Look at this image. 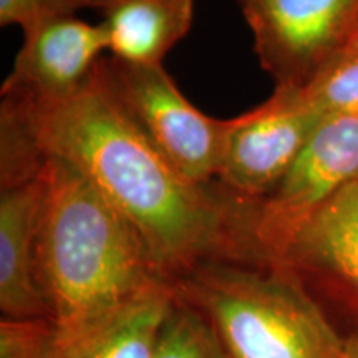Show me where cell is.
Segmentation results:
<instances>
[{
    "instance_id": "cell-1",
    "label": "cell",
    "mask_w": 358,
    "mask_h": 358,
    "mask_svg": "<svg viewBox=\"0 0 358 358\" xmlns=\"http://www.w3.org/2000/svg\"><path fill=\"white\" fill-rule=\"evenodd\" d=\"M43 156L73 164L140 234L155 267L176 285L214 261L266 262L259 203L182 176L120 105L103 60L75 95L55 103L3 98Z\"/></svg>"
},
{
    "instance_id": "cell-2",
    "label": "cell",
    "mask_w": 358,
    "mask_h": 358,
    "mask_svg": "<svg viewBox=\"0 0 358 358\" xmlns=\"http://www.w3.org/2000/svg\"><path fill=\"white\" fill-rule=\"evenodd\" d=\"M42 176L37 279L57 340L66 342L169 280L131 222L73 164L45 156Z\"/></svg>"
},
{
    "instance_id": "cell-3",
    "label": "cell",
    "mask_w": 358,
    "mask_h": 358,
    "mask_svg": "<svg viewBox=\"0 0 358 358\" xmlns=\"http://www.w3.org/2000/svg\"><path fill=\"white\" fill-rule=\"evenodd\" d=\"M176 290L208 319L231 358L343 357L345 338L299 275L277 264L208 262Z\"/></svg>"
},
{
    "instance_id": "cell-4",
    "label": "cell",
    "mask_w": 358,
    "mask_h": 358,
    "mask_svg": "<svg viewBox=\"0 0 358 358\" xmlns=\"http://www.w3.org/2000/svg\"><path fill=\"white\" fill-rule=\"evenodd\" d=\"M106 78L131 122L182 176L211 185L219 176L231 120L196 108L163 65L103 60Z\"/></svg>"
},
{
    "instance_id": "cell-5",
    "label": "cell",
    "mask_w": 358,
    "mask_h": 358,
    "mask_svg": "<svg viewBox=\"0 0 358 358\" xmlns=\"http://www.w3.org/2000/svg\"><path fill=\"white\" fill-rule=\"evenodd\" d=\"M353 181H358V113L327 116L284 179L259 203L256 241L266 262H274L302 222Z\"/></svg>"
},
{
    "instance_id": "cell-6",
    "label": "cell",
    "mask_w": 358,
    "mask_h": 358,
    "mask_svg": "<svg viewBox=\"0 0 358 358\" xmlns=\"http://www.w3.org/2000/svg\"><path fill=\"white\" fill-rule=\"evenodd\" d=\"M254 47L277 87H303L350 42L358 0H239Z\"/></svg>"
},
{
    "instance_id": "cell-7",
    "label": "cell",
    "mask_w": 358,
    "mask_h": 358,
    "mask_svg": "<svg viewBox=\"0 0 358 358\" xmlns=\"http://www.w3.org/2000/svg\"><path fill=\"white\" fill-rule=\"evenodd\" d=\"M322 120L301 87H277L262 105L231 118L219 182L239 198L261 203L289 173Z\"/></svg>"
},
{
    "instance_id": "cell-8",
    "label": "cell",
    "mask_w": 358,
    "mask_h": 358,
    "mask_svg": "<svg viewBox=\"0 0 358 358\" xmlns=\"http://www.w3.org/2000/svg\"><path fill=\"white\" fill-rule=\"evenodd\" d=\"M108 50L100 24L77 17L45 20L24 30V43L2 96L25 103H55L78 92Z\"/></svg>"
},
{
    "instance_id": "cell-9",
    "label": "cell",
    "mask_w": 358,
    "mask_h": 358,
    "mask_svg": "<svg viewBox=\"0 0 358 358\" xmlns=\"http://www.w3.org/2000/svg\"><path fill=\"white\" fill-rule=\"evenodd\" d=\"M42 201V173L0 191V308L6 319H50L37 279Z\"/></svg>"
},
{
    "instance_id": "cell-10",
    "label": "cell",
    "mask_w": 358,
    "mask_h": 358,
    "mask_svg": "<svg viewBox=\"0 0 358 358\" xmlns=\"http://www.w3.org/2000/svg\"><path fill=\"white\" fill-rule=\"evenodd\" d=\"M271 264L322 277L358 302V181L308 216Z\"/></svg>"
},
{
    "instance_id": "cell-11",
    "label": "cell",
    "mask_w": 358,
    "mask_h": 358,
    "mask_svg": "<svg viewBox=\"0 0 358 358\" xmlns=\"http://www.w3.org/2000/svg\"><path fill=\"white\" fill-rule=\"evenodd\" d=\"M101 29L115 60L161 65L192 25L194 0H103Z\"/></svg>"
},
{
    "instance_id": "cell-12",
    "label": "cell",
    "mask_w": 358,
    "mask_h": 358,
    "mask_svg": "<svg viewBox=\"0 0 358 358\" xmlns=\"http://www.w3.org/2000/svg\"><path fill=\"white\" fill-rule=\"evenodd\" d=\"M176 299L174 284L155 285L78 337L57 340V358H153Z\"/></svg>"
},
{
    "instance_id": "cell-13",
    "label": "cell",
    "mask_w": 358,
    "mask_h": 358,
    "mask_svg": "<svg viewBox=\"0 0 358 358\" xmlns=\"http://www.w3.org/2000/svg\"><path fill=\"white\" fill-rule=\"evenodd\" d=\"M301 90L322 118L358 113V40L335 52Z\"/></svg>"
},
{
    "instance_id": "cell-14",
    "label": "cell",
    "mask_w": 358,
    "mask_h": 358,
    "mask_svg": "<svg viewBox=\"0 0 358 358\" xmlns=\"http://www.w3.org/2000/svg\"><path fill=\"white\" fill-rule=\"evenodd\" d=\"M178 292V290H176ZM153 358H231L213 325L178 295L159 332Z\"/></svg>"
},
{
    "instance_id": "cell-15",
    "label": "cell",
    "mask_w": 358,
    "mask_h": 358,
    "mask_svg": "<svg viewBox=\"0 0 358 358\" xmlns=\"http://www.w3.org/2000/svg\"><path fill=\"white\" fill-rule=\"evenodd\" d=\"M0 358H57V334L50 319L0 322Z\"/></svg>"
},
{
    "instance_id": "cell-16",
    "label": "cell",
    "mask_w": 358,
    "mask_h": 358,
    "mask_svg": "<svg viewBox=\"0 0 358 358\" xmlns=\"http://www.w3.org/2000/svg\"><path fill=\"white\" fill-rule=\"evenodd\" d=\"M101 3L103 0H0V24L27 30L45 20L73 17L83 8L100 10Z\"/></svg>"
},
{
    "instance_id": "cell-17",
    "label": "cell",
    "mask_w": 358,
    "mask_h": 358,
    "mask_svg": "<svg viewBox=\"0 0 358 358\" xmlns=\"http://www.w3.org/2000/svg\"><path fill=\"white\" fill-rule=\"evenodd\" d=\"M342 358H358V335L345 338V348H343Z\"/></svg>"
},
{
    "instance_id": "cell-18",
    "label": "cell",
    "mask_w": 358,
    "mask_h": 358,
    "mask_svg": "<svg viewBox=\"0 0 358 358\" xmlns=\"http://www.w3.org/2000/svg\"><path fill=\"white\" fill-rule=\"evenodd\" d=\"M352 38H355V40H358V25H357V30H355V34H353V37Z\"/></svg>"
}]
</instances>
